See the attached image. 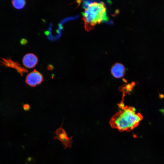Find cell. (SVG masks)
<instances>
[{
  "mask_svg": "<svg viewBox=\"0 0 164 164\" xmlns=\"http://www.w3.org/2000/svg\"><path fill=\"white\" fill-rule=\"evenodd\" d=\"M159 97L161 99H162L164 97V95L162 94H159Z\"/></svg>",
  "mask_w": 164,
  "mask_h": 164,
  "instance_id": "30bf717a",
  "label": "cell"
},
{
  "mask_svg": "<svg viewBox=\"0 0 164 164\" xmlns=\"http://www.w3.org/2000/svg\"><path fill=\"white\" fill-rule=\"evenodd\" d=\"M29 106L28 104H26L24 105V109L26 110H27L29 109Z\"/></svg>",
  "mask_w": 164,
  "mask_h": 164,
  "instance_id": "9c48e42d",
  "label": "cell"
},
{
  "mask_svg": "<svg viewBox=\"0 0 164 164\" xmlns=\"http://www.w3.org/2000/svg\"><path fill=\"white\" fill-rule=\"evenodd\" d=\"M111 73L115 78H119L122 77L124 75L125 69L124 65L121 63H117L112 67Z\"/></svg>",
  "mask_w": 164,
  "mask_h": 164,
  "instance_id": "8992f818",
  "label": "cell"
},
{
  "mask_svg": "<svg viewBox=\"0 0 164 164\" xmlns=\"http://www.w3.org/2000/svg\"><path fill=\"white\" fill-rule=\"evenodd\" d=\"M120 108L121 110L110 119L111 126L120 131H130L138 125L143 116L140 113H136L133 107L124 105Z\"/></svg>",
  "mask_w": 164,
  "mask_h": 164,
  "instance_id": "6da1fadb",
  "label": "cell"
},
{
  "mask_svg": "<svg viewBox=\"0 0 164 164\" xmlns=\"http://www.w3.org/2000/svg\"><path fill=\"white\" fill-rule=\"evenodd\" d=\"M0 61L2 63H3L4 65L14 68L19 71V72H26L27 71V70L26 69L24 68H22L18 63L13 61L10 59L2 58V60Z\"/></svg>",
  "mask_w": 164,
  "mask_h": 164,
  "instance_id": "52a82bcc",
  "label": "cell"
},
{
  "mask_svg": "<svg viewBox=\"0 0 164 164\" xmlns=\"http://www.w3.org/2000/svg\"><path fill=\"white\" fill-rule=\"evenodd\" d=\"M63 125V123L55 131V133L56 136L54 138L61 142L64 147V149L67 148H71L72 146L73 141L72 139L73 137L72 136L71 138H69L68 137L65 131L62 127Z\"/></svg>",
  "mask_w": 164,
  "mask_h": 164,
  "instance_id": "3957f363",
  "label": "cell"
},
{
  "mask_svg": "<svg viewBox=\"0 0 164 164\" xmlns=\"http://www.w3.org/2000/svg\"><path fill=\"white\" fill-rule=\"evenodd\" d=\"M26 1L24 0H14L12 1L13 6L17 9H21L25 6Z\"/></svg>",
  "mask_w": 164,
  "mask_h": 164,
  "instance_id": "ba28073f",
  "label": "cell"
},
{
  "mask_svg": "<svg viewBox=\"0 0 164 164\" xmlns=\"http://www.w3.org/2000/svg\"><path fill=\"white\" fill-rule=\"evenodd\" d=\"M82 15L84 28L88 32L93 29L96 24L108 19L106 8L103 2L90 3Z\"/></svg>",
  "mask_w": 164,
  "mask_h": 164,
  "instance_id": "7a4b0ae2",
  "label": "cell"
},
{
  "mask_svg": "<svg viewBox=\"0 0 164 164\" xmlns=\"http://www.w3.org/2000/svg\"><path fill=\"white\" fill-rule=\"evenodd\" d=\"M38 62L37 57L35 54L29 53L25 55L22 59L23 65L26 67L32 68L34 67Z\"/></svg>",
  "mask_w": 164,
  "mask_h": 164,
  "instance_id": "5b68a950",
  "label": "cell"
},
{
  "mask_svg": "<svg viewBox=\"0 0 164 164\" xmlns=\"http://www.w3.org/2000/svg\"><path fill=\"white\" fill-rule=\"evenodd\" d=\"M43 80L42 75L38 71L34 70L27 75L26 81L28 85L34 87L40 84Z\"/></svg>",
  "mask_w": 164,
  "mask_h": 164,
  "instance_id": "277c9868",
  "label": "cell"
}]
</instances>
